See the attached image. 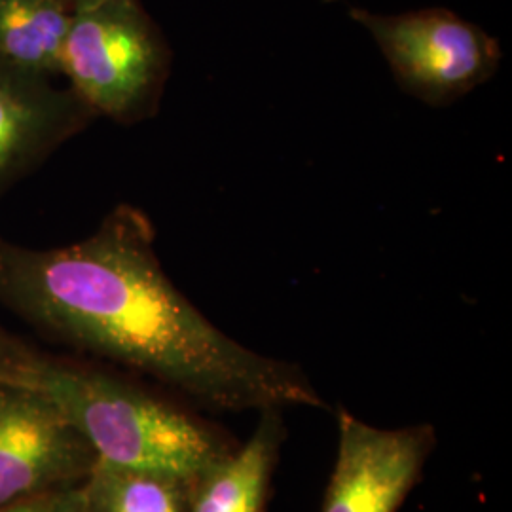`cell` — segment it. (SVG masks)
Listing matches in <instances>:
<instances>
[{
  "label": "cell",
  "mask_w": 512,
  "mask_h": 512,
  "mask_svg": "<svg viewBox=\"0 0 512 512\" xmlns=\"http://www.w3.org/2000/svg\"><path fill=\"white\" fill-rule=\"evenodd\" d=\"M0 300L76 348L217 410L327 408L298 366L239 344L173 285L150 220L129 205L71 245L27 249L0 239Z\"/></svg>",
  "instance_id": "1"
},
{
  "label": "cell",
  "mask_w": 512,
  "mask_h": 512,
  "mask_svg": "<svg viewBox=\"0 0 512 512\" xmlns=\"http://www.w3.org/2000/svg\"><path fill=\"white\" fill-rule=\"evenodd\" d=\"M4 384L48 397L112 469L194 486L230 450L202 423L133 385L78 366L25 355Z\"/></svg>",
  "instance_id": "2"
},
{
  "label": "cell",
  "mask_w": 512,
  "mask_h": 512,
  "mask_svg": "<svg viewBox=\"0 0 512 512\" xmlns=\"http://www.w3.org/2000/svg\"><path fill=\"white\" fill-rule=\"evenodd\" d=\"M167 59L139 0H92L71 12L59 69L92 112L133 120L152 107Z\"/></svg>",
  "instance_id": "3"
},
{
  "label": "cell",
  "mask_w": 512,
  "mask_h": 512,
  "mask_svg": "<svg viewBox=\"0 0 512 512\" xmlns=\"http://www.w3.org/2000/svg\"><path fill=\"white\" fill-rule=\"evenodd\" d=\"M349 16L372 35L404 92L431 107H446L488 82L503 52L494 37L446 8Z\"/></svg>",
  "instance_id": "4"
},
{
  "label": "cell",
  "mask_w": 512,
  "mask_h": 512,
  "mask_svg": "<svg viewBox=\"0 0 512 512\" xmlns=\"http://www.w3.org/2000/svg\"><path fill=\"white\" fill-rule=\"evenodd\" d=\"M93 465L92 448L48 397L0 384V507L76 486Z\"/></svg>",
  "instance_id": "5"
},
{
  "label": "cell",
  "mask_w": 512,
  "mask_h": 512,
  "mask_svg": "<svg viewBox=\"0 0 512 512\" xmlns=\"http://www.w3.org/2000/svg\"><path fill=\"white\" fill-rule=\"evenodd\" d=\"M433 444L431 425L380 429L342 410L338 454L321 512L399 511Z\"/></svg>",
  "instance_id": "6"
},
{
  "label": "cell",
  "mask_w": 512,
  "mask_h": 512,
  "mask_svg": "<svg viewBox=\"0 0 512 512\" xmlns=\"http://www.w3.org/2000/svg\"><path fill=\"white\" fill-rule=\"evenodd\" d=\"M283 437L281 408L262 410L249 442L190 488L186 512H262Z\"/></svg>",
  "instance_id": "7"
},
{
  "label": "cell",
  "mask_w": 512,
  "mask_h": 512,
  "mask_svg": "<svg viewBox=\"0 0 512 512\" xmlns=\"http://www.w3.org/2000/svg\"><path fill=\"white\" fill-rule=\"evenodd\" d=\"M31 74L21 73L0 59V177L25 164L48 141L52 143L84 103L65 101L44 88Z\"/></svg>",
  "instance_id": "8"
},
{
  "label": "cell",
  "mask_w": 512,
  "mask_h": 512,
  "mask_svg": "<svg viewBox=\"0 0 512 512\" xmlns=\"http://www.w3.org/2000/svg\"><path fill=\"white\" fill-rule=\"evenodd\" d=\"M71 12L63 0H0V59L37 78L61 73Z\"/></svg>",
  "instance_id": "9"
},
{
  "label": "cell",
  "mask_w": 512,
  "mask_h": 512,
  "mask_svg": "<svg viewBox=\"0 0 512 512\" xmlns=\"http://www.w3.org/2000/svg\"><path fill=\"white\" fill-rule=\"evenodd\" d=\"M190 488L173 478L112 469L95 461L82 482L80 512H186Z\"/></svg>",
  "instance_id": "10"
},
{
  "label": "cell",
  "mask_w": 512,
  "mask_h": 512,
  "mask_svg": "<svg viewBox=\"0 0 512 512\" xmlns=\"http://www.w3.org/2000/svg\"><path fill=\"white\" fill-rule=\"evenodd\" d=\"M84 482V480H82ZM82 482L0 507V512H80Z\"/></svg>",
  "instance_id": "11"
},
{
  "label": "cell",
  "mask_w": 512,
  "mask_h": 512,
  "mask_svg": "<svg viewBox=\"0 0 512 512\" xmlns=\"http://www.w3.org/2000/svg\"><path fill=\"white\" fill-rule=\"evenodd\" d=\"M25 355L27 353L16 348V344L0 330V384L10 380V376L14 374L16 366Z\"/></svg>",
  "instance_id": "12"
},
{
  "label": "cell",
  "mask_w": 512,
  "mask_h": 512,
  "mask_svg": "<svg viewBox=\"0 0 512 512\" xmlns=\"http://www.w3.org/2000/svg\"><path fill=\"white\" fill-rule=\"evenodd\" d=\"M71 10L76 8V6H80V4H86V2H92V0H63Z\"/></svg>",
  "instance_id": "13"
},
{
  "label": "cell",
  "mask_w": 512,
  "mask_h": 512,
  "mask_svg": "<svg viewBox=\"0 0 512 512\" xmlns=\"http://www.w3.org/2000/svg\"><path fill=\"white\" fill-rule=\"evenodd\" d=\"M325 2H336V0H325Z\"/></svg>",
  "instance_id": "14"
}]
</instances>
